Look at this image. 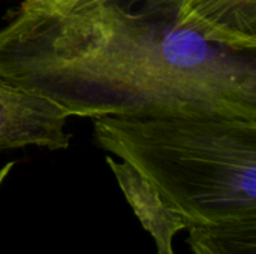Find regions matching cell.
I'll return each mask as SVG.
<instances>
[{
    "instance_id": "6da1fadb",
    "label": "cell",
    "mask_w": 256,
    "mask_h": 254,
    "mask_svg": "<svg viewBox=\"0 0 256 254\" xmlns=\"http://www.w3.org/2000/svg\"><path fill=\"white\" fill-rule=\"evenodd\" d=\"M0 76L70 117L256 121V52L208 42L177 7L21 0L0 27Z\"/></svg>"
},
{
    "instance_id": "7a4b0ae2",
    "label": "cell",
    "mask_w": 256,
    "mask_h": 254,
    "mask_svg": "<svg viewBox=\"0 0 256 254\" xmlns=\"http://www.w3.org/2000/svg\"><path fill=\"white\" fill-rule=\"evenodd\" d=\"M92 120L99 147L132 166L192 226L256 222V121L219 115Z\"/></svg>"
},
{
    "instance_id": "3957f363",
    "label": "cell",
    "mask_w": 256,
    "mask_h": 254,
    "mask_svg": "<svg viewBox=\"0 0 256 254\" xmlns=\"http://www.w3.org/2000/svg\"><path fill=\"white\" fill-rule=\"evenodd\" d=\"M70 118L54 102L0 76V153L27 147L64 150L72 139Z\"/></svg>"
},
{
    "instance_id": "277c9868",
    "label": "cell",
    "mask_w": 256,
    "mask_h": 254,
    "mask_svg": "<svg viewBox=\"0 0 256 254\" xmlns=\"http://www.w3.org/2000/svg\"><path fill=\"white\" fill-rule=\"evenodd\" d=\"M106 163L142 228L153 237L158 254H176L172 240L180 231H188L190 222L171 208L132 166L112 157H106Z\"/></svg>"
},
{
    "instance_id": "5b68a950",
    "label": "cell",
    "mask_w": 256,
    "mask_h": 254,
    "mask_svg": "<svg viewBox=\"0 0 256 254\" xmlns=\"http://www.w3.org/2000/svg\"><path fill=\"white\" fill-rule=\"evenodd\" d=\"M189 246L194 254H256V222L222 226H192Z\"/></svg>"
},
{
    "instance_id": "8992f818",
    "label": "cell",
    "mask_w": 256,
    "mask_h": 254,
    "mask_svg": "<svg viewBox=\"0 0 256 254\" xmlns=\"http://www.w3.org/2000/svg\"><path fill=\"white\" fill-rule=\"evenodd\" d=\"M58 6L64 7H74V6H82L88 3L96 1H136V3H147L153 6H162V7H177L178 9V0H51Z\"/></svg>"
}]
</instances>
